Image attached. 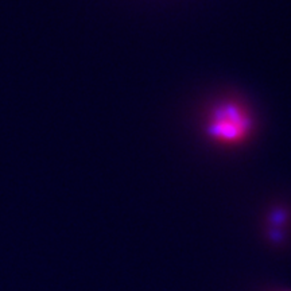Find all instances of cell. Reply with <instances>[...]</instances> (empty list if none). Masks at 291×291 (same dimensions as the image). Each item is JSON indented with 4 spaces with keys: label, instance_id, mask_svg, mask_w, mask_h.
Here are the masks:
<instances>
[{
    "label": "cell",
    "instance_id": "6da1fadb",
    "mask_svg": "<svg viewBox=\"0 0 291 291\" xmlns=\"http://www.w3.org/2000/svg\"><path fill=\"white\" fill-rule=\"evenodd\" d=\"M247 119L236 107H224L216 112L215 120L210 127V131L217 138L237 139L247 131Z\"/></svg>",
    "mask_w": 291,
    "mask_h": 291
}]
</instances>
